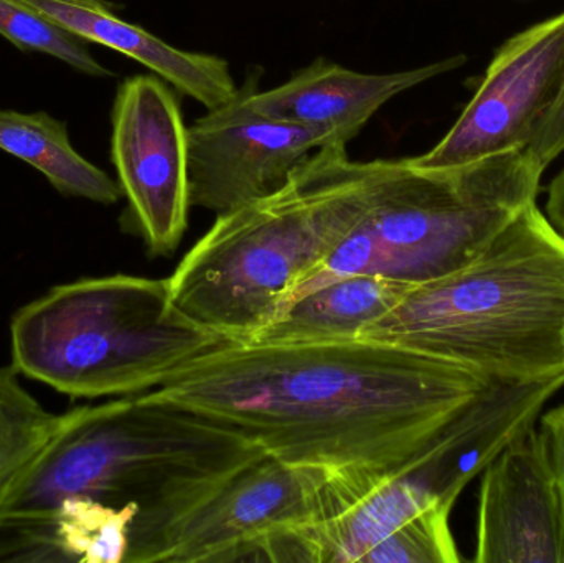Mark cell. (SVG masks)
<instances>
[{
	"label": "cell",
	"instance_id": "16",
	"mask_svg": "<svg viewBox=\"0 0 564 563\" xmlns=\"http://www.w3.org/2000/svg\"><path fill=\"white\" fill-rule=\"evenodd\" d=\"M20 377L12 364L0 366V511L63 422V413L46 410Z\"/></svg>",
	"mask_w": 564,
	"mask_h": 563
},
{
	"label": "cell",
	"instance_id": "21",
	"mask_svg": "<svg viewBox=\"0 0 564 563\" xmlns=\"http://www.w3.org/2000/svg\"><path fill=\"white\" fill-rule=\"evenodd\" d=\"M545 215L564 237V167L550 182L546 191Z\"/></svg>",
	"mask_w": 564,
	"mask_h": 563
},
{
	"label": "cell",
	"instance_id": "2",
	"mask_svg": "<svg viewBox=\"0 0 564 563\" xmlns=\"http://www.w3.org/2000/svg\"><path fill=\"white\" fill-rule=\"evenodd\" d=\"M263 455L248 436L149 392L76 407L3 502L0 562L53 516L134 511L126 563H144L172 515Z\"/></svg>",
	"mask_w": 564,
	"mask_h": 563
},
{
	"label": "cell",
	"instance_id": "3",
	"mask_svg": "<svg viewBox=\"0 0 564 563\" xmlns=\"http://www.w3.org/2000/svg\"><path fill=\"white\" fill-rule=\"evenodd\" d=\"M381 165L327 144L270 197L217 215L167 278L174 306L227 340L251 339L360 220Z\"/></svg>",
	"mask_w": 564,
	"mask_h": 563
},
{
	"label": "cell",
	"instance_id": "1",
	"mask_svg": "<svg viewBox=\"0 0 564 563\" xmlns=\"http://www.w3.org/2000/svg\"><path fill=\"white\" fill-rule=\"evenodd\" d=\"M497 383L381 340H227L149 393L291 465L400 468Z\"/></svg>",
	"mask_w": 564,
	"mask_h": 563
},
{
	"label": "cell",
	"instance_id": "5",
	"mask_svg": "<svg viewBox=\"0 0 564 563\" xmlns=\"http://www.w3.org/2000/svg\"><path fill=\"white\" fill-rule=\"evenodd\" d=\"M543 174L527 149L446 169L383 159L367 210L285 307L351 274L420 286L460 270L536 202Z\"/></svg>",
	"mask_w": 564,
	"mask_h": 563
},
{
	"label": "cell",
	"instance_id": "13",
	"mask_svg": "<svg viewBox=\"0 0 564 563\" xmlns=\"http://www.w3.org/2000/svg\"><path fill=\"white\" fill-rule=\"evenodd\" d=\"M85 43H98L144 65L178 95L205 109L237 96L230 63L217 55L185 52L128 22L106 0H17Z\"/></svg>",
	"mask_w": 564,
	"mask_h": 563
},
{
	"label": "cell",
	"instance_id": "18",
	"mask_svg": "<svg viewBox=\"0 0 564 563\" xmlns=\"http://www.w3.org/2000/svg\"><path fill=\"white\" fill-rule=\"evenodd\" d=\"M453 509L436 508L411 519L375 545L361 563H457L463 557L451 531Z\"/></svg>",
	"mask_w": 564,
	"mask_h": 563
},
{
	"label": "cell",
	"instance_id": "10",
	"mask_svg": "<svg viewBox=\"0 0 564 563\" xmlns=\"http://www.w3.org/2000/svg\"><path fill=\"white\" fill-rule=\"evenodd\" d=\"M335 142L327 132L254 111L238 88L231 101L188 126L191 205L221 215L270 197L312 152Z\"/></svg>",
	"mask_w": 564,
	"mask_h": 563
},
{
	"label": "cell",
	"instance_id": "14",
	"mask_svg": "<svg viewBox=\"0 0 564 563\" xmlns=\"http://www.w3.org/2000/svg\"><path fill=\"white\" fill-rule=\"evenodd\" d=\"M413 288L377 274H351L299 297L248 340L314 344L358 339L375 321L393 311Z\"/></svg>",
	"mask_w": 564,
	"mask_h": 563
},
{
	"label": "cell",
	"instance_id": "17",
	"mask_svg": "<svg viewBox=\"0 0 564 563\" xmlns=\"http://www.w3.org/2000/svg\"><path fill=\"white\" fill-rule=\"evenodd\" d=\"M0 35L22 52L45 53L85 75H115L91 55L83 40L17 0H0Z\"/></svg>",
	"mask_w": 564,
	"mask_h": 563
},
{
	"label": "cell",
	"instance_id": "8",
	"mask_svg": "<svg viewBox=\"0 0 564 563\" xmlns=\"http://www.w3.org/2000/svg\"><path fill=\"white\" fill-rule=\"evenodd\" d=\"M328 468L263 455L205 488L167 519L145 563L243 562L271 532L314 518Z\"/></svg>",
	"mask_w": 564,
	"mask_h": 563
},
{
	"label": "cell",
	"instance_id": "12",
	"mask_svg": "<svg viewBox=\"0 0 564 563\" xmlns=\"http://www.w3.org/2000/svg\"><path fill=\"white\" fill-rule=\"evenodd\" d=\"M466 62V56L454 55L404 72L360 73L317 58L268 91L258 88V78H248L243 88L254 111L318 129L348 145L381 106L408 89L460 68Z\"/></svg>",
	"mask_w": 564,
	"mask_h": 563
},
{
	"label": "cell",
	"instance_id": "11",
	"mask_svg": "<svg viewBox=\"0 0 564 563\" xmlns=\"http://www.w3.org/2000/svg\"><path fill=\"white\" fill-rule=\"evenodd\" d=\"M474 561L564 563L563 498L536 425L482 472Z\"/></svg>",
	"mask_w": 564,
	"mask_h": 563
},
{
	"label": "cell",
	"instance_id": "15",
	"mask_svg": "<svg viewBox=\"0 0 564 563\" xmlns=\"http://www.w3.org/2000/svg\"><path fill=\"white\" fill-rule=\"evenodd\" d=\"M0 151L35 167L63 197L105 205L122 198L118 181L83 158L69 142L66 122L48 112L0 109Z\"/></svg>",
	"mask_w": 564,
	"mask_h": 563
},
{
	"label": "cell",
	"instance_id": "7",
	"mask_svg": "<svg viewBox=\"0 0 564 563\" xmlns=\"http://www.w3.org/2000/svg\"><path fill=\"white\" fill-rule=\"evenodd\" d=\"M178 93L158 75L126 78L111 109V162L126 208L121 225L151 257H171L188 225V126Z\"/></svg>",
	"mask_w": 564,
	"mask_h": 563
},
{
	"label": "cell",
	"instance_id": "19",
	"mask_svg": "<svg viewBox=\"0 0 564 563\" xmlns=\"http://www.w3.org/2000/svg\"><path fill=\"white\" fill-rule=\"evenodd\" d=\"M527 151L545 171L564 154V89Z\"/></svg>",
	"mask_w": 564,
	"mask_h": 563
},
{
	"label": "cell",
	"instance_id": "6",
	"mask_svg": "<svg viewBox=\"0 0 564 563\" xmlns=\"http://www.w3.org/2000/svg\"><path fill=\"white\" fill-rule=\"evenodd\" d=\"M227 343L174 306L169 280L109 274L56 284L10 321V364L72 399L151 392Z\"/></svg>",
	"mask_w": 564,
	"mask_h": 563
},
{
	"label": "cell",
	"instance_id": "22",
	"mask_svg": "<svg viewBox=\"0 0 564 563\" xmlns=\"http://www.w3.org/2000/svg\"><path fill=\"white\" fill-rule=\"evenodd\" d=\"M563 347H564V327H563Z\"/></svg>",
	"mask_w": 564,
	"mask_h": 563
},
{
	"label": "cell",
	"instance_id": "20",
	"mask_svg": "<svg viewBox=\"0 0 564 563\" xmlns=\"http://www.w3.org/2000/svg\"><path fill=\"white\" fill-rule=\"evenodd\" d=\"M540 432H542L564 505V405L556 407L542 416Z\"/></svg>",
	"mask_w": 564,
	"mask_h": 563
},
{
	"label": "cell",
	"instance_id": "4",
	"mask_svg": "<svg viewBox=\"0 0 564 563\" xmlns=\"http://www.w3.org/2000/svg\"><path fill=\"white\" fill-rule=\"evenodd\" d=\"M564 237L527 205L466 267L414 286L358 339L527 383L564 372Z\"/></svg>",
	"mask_w": 564,
	"mask_h": 563
},
{
	"label": "cell",
	"instance_id": "9",
	"mask_svg": "<svg viewBox=\"0 0 564 563\" xmlns=\"http://www.w3.org/2000/svg\"><path fill=\"white\" fill-rule=\"evenodd\" d=\"M564 89V12L507 40L453 128L416 167L446 169L532 144Z\"/></svg>",
	"mask_w": 564,
	"mask_h": 563
}]
</instances>
